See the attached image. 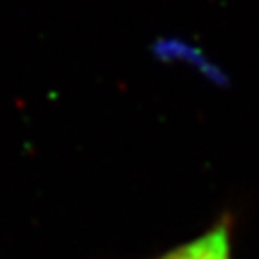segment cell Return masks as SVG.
Listing matches in <instances>:
<instances>
[{
    "instance_id": "1",
    "label": "cell",
    "mask_w": 259,
    "mask_h": 259,
    "mask_svg": "<svg viewBox=\"0 0 259 259\" xmlns=\"http://www.w3.org/2000/svg\"><path fill=\"white\" fill-rule=\"evenodd\" d=\"M157 259H232L231 227L227 221H221L204 234L177 246Z\"/></svg>"
}]
</instances>
